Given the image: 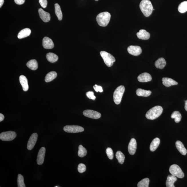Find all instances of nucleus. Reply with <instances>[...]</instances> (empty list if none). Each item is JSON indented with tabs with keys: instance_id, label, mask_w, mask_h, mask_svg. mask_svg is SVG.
<instances>
[{
	"instance_id": "obj_1",
	"label": "nucleus",
	"mask_w": 187,
	"mask_h": 187,
	"mask_svg": "<svg viewBox=\"0 0 187 187\" xmlns=\"http://www.w3.org/2000/svg\"><path fill=\"white\" fill-rule=\"evenodd\" d=\"M139 6L141 11L146 17H148L152 13L153 10V6L149 0H142Z\"/></svg>"
},
{
	"instance_id": "obj_2",
	"label": "nucleus",
	"mask_w": 187,
	"mask_h": 187,
	"mask_svg": "<svg viewBox=\"0 0 187 187\" xmlns=\"http://www.w3.org/2000/svg\"><path fill=\"white\" fill-rule=\"evenodd\" d=\"M163 112V108L160 106H156L149 110L146 114L147 119L154 120L158 118Z\"/></svg>"
},
{
	"instance_id": "obj_3",
	"label": "nucleus",
	"mask_w": 187,
	"mask_h": 187,
	"mask_svg": "<svg viewBox=\"0 0 187 187\" xmlns=\"http://www.w3.org/2000/svg\"><path fill=\"white\" fill-rule=\"evenodd\" d=\"M111 17V14L107 11L101 13L97 16V22L101 27H106L109 24Z\"/></svg>"
},
{
	"instance_id": "obj_4",
	"label": "nucleus",
	"mask_w": 187,
	"mask_h": 187,
	"mask_svg": "<svg viewBox=\"0 0 187 187\" xmlns=\"http://www.w3.org/2000/svg\"><path fill=\"white\" fill-rule=\"evenodd\" d=\"M124 91L125 87L123 85H121L116 88L114 94V100L115 104L117 105L120 104Z\"/></svg>"
},
{
	"instance_id": "obj_5",
	"label": "nucleus",
	"mask_w": 187,
	"mask_h": 187,
	"mask_svg": "<svg viewBox=\"0 0 187 187\" xmlns=\"http://www.w3.org/2000/svg\"><path fill=\"white\" fill-rule=\"evenodd\" d=\"M100 55L103 58L105 64L109 67L112 66L116 61V59L111 54L105 51L100 52Z\"/></svg>"
},
{
	"instance_id": "obj_6",
	"label": "nucleus",
	"mask_w": 187,
	"mask_h": 187,
	"mask_svg": "<svg viewBox=\"0 0 187 187\" xmlns=\"http://www.w3.org/2000/svg\"><path fill=\"white\" fill-rule=\"evenodd\" d=\"M169 171L172 175L180 178H183L184 176L182 170L178 165H172L170 166Z\"/></svg>"
},
{
	"instance_id": "obj_7",
	"label": "nucleus",
	"mask_w": 187,
	"mask_h": 187,
	"mask_svg": "<svg viewBox=\"0 0 187 187\" xmlns=\"http://www.w3.org/2000/svg\"><path fill=\"white\" fill-rule=\"evenodd\" d=\"M16 137V132L13 131L3 132L0 134V139L4 141H12L14 140Z\"/></svg>"
},
{
	"instance_id": "obj_8",
	"label": "nucleus",
	"mask_w": 187,
	"mask_h": 187,
	"mask_svg": "<svg viewBox=\"0 0 187 187\" xmlns=\"http://www.w3.org/2000/svg\"><path fill=\"white\" fill-rule=\"evenodd\" d=\"M65 132L68 133H76L82 132L84 130V129L80 126L75 125L66 126L63 128Z\"/></svg>"
},
{
	"instance_id": "obj_9",
	"label": "nucleus",
	"mask_w": 187,
	"mask_h": 187,
	"mask_svg": "<svg viewBox=\"0 0 187 187\" xmlns=\"http://www.w3.org/2000/svg\"><path fill=\"white\" fill-rule=\"evenodd\" d=\"M83 114L86 117L93 119H99L101 116V115L100 113L92 110H85L83 111Z\"/></svg>"
},
{
	"instance_id": "obj_10",
	"label": "nucleus",
	"mask_w": 187,
	"mask_h": 187,
	"mask_svg": "<svg viewBox=\"0 0 187 187\" xmlns=\"http://www.w3.org/2000/svg\"><path fill=\"white\" fill-rule=\"evenodd\" d=\"M127 50L129 53L134 56L139 55L142 53V48L139 46H130L128 47Z\"/></svg>"
},
{
	"instance_id": "obj_11",
	"label": "nucleus",
	"mask_w": 187,
	"mask_h": 187,
	"mask_svg": "<svg viewBox=\"0 0 187 187\" xmlns=\"http://www.w3.org/2000/svg\"><path fill=\"white\" fill-rule=\"evenodd\" d=\"M38 135L37 133H33L31 136L27 145V148L28 150H32L35 146L37 142Z\"/></svg>"
},
{
	"instance_id": "obj_12",
	"label": "nucleus",
	"mask_w": 187,
	"mask_h": 187,
	"mask_svg": "<svg viewBox=\"0 0 187 187\" xmlns=\"http://www.w3.org/2000/svg\"><path fill=\"white\" fill-rule=\"evenodd\" d=\"M45 148L42 147L39 150L37 158V163L39 165H41L43 163L45 154Z\"/></svg>"
},
{
	"instance_id": "obj_13",
	"label": "nucleus",
	"mask_w": 187,
	"mask_h": 187,
	"mask_svg": "<svg viewBox=\"0 0 187 187\" xmlns=\"http://www.w3.org/2000/svg\"><path fill=\"white\" fill-rule=\"evenodd\" d=\"M137 143L136 139L134 138L131 139L128 147V150L129 153L130 155H134L135 154L137 149Z\"/></svg>"
},
{
	"instance_id": "obj_14",
	"label": "nucleus",
	"mask_w": 187,
	"mask_h": 187,
	"mask_svg": "<svg viewBox=\"0 0 187 187\" xmlns=\"http://www.w3.org/2000/svg\"><path fill=\"white\" fill-rule=\"evenodd\" d=\"M42 45L44 48L46 49H51L54 47L53 41L47 37H45L43 39Z\"/></svg>"
},
{
	"instance_id": "obj_15",
	"label": "nucleus",
	"mask_w": 187,
	"mask_h": 187,
	"mask_svg": "<svg viewBox=\"0 0 187 187\" xmlns=\"http://www.w3.org/2000/svg\"><path fill=\"white\" fill-rule=\"evenodd\" d=\"M152 79L151 75L147 73L141 74L138 77V79L140 82L144 83L151 81Z\"/></svg>"
},
{
	"instance_id": "obj_16",
	"label": "nucleus",
	"mask_w": 187,
	"mask_h": 187,
	"mask_svg": "<svg viewBox=\"0 0 187 187\" xmlns=\"http://www.w3.org/2000/svg\"><path fill=\"white\" fill-rule=\"evenodd\" d=\"M39 16L42 20L45 22H48L50 21L51 16L49 13L46 12L42 9H39Z\"/></svg>"
},
{
	"instance_id": "obj_17",
	"label": "nucleus",
	"mask_w": 187,
	"mask_h": 187,
	"mask_svg": "<svg viewBox=\"0 0 187 187\" xmlns=\"http://www.w3.org/2000/svg\"><path fill=\"white\" fill-rule=\"evenodd\" d=\"M138 38L143 40H148L150 37V34L145 29H141L137 34Z\"/></svg>"
},
{
	"instance_id": "obj_18",
	"label": "nucleus",
	"mask_w": 187,
	"mask_h": 187,
	"mask_svg": "<svg viewBox=\"0 0 187 187\" xmlns=\"http://www.w3.org/2000/svg\"><path fill=\"white\" fill-rule=\"evenodd\" d=\"M162 80L163 84L166 87H170L173 85L178 84L177 82L170 78L164 77L162 78Z\"/></svg>"
},
{
	"instance_id": "obj_19",
	"label": "nucleus",
	"mask_w": 187,
	"mask_h": 187,
	"mask_svg": "<svg viewBox=\"0 0 187 187\" xmlns=\"http://www.w3.org/2000/svg\"><path fill=\"white\" fill-rule=\"evenodd\" d=\"M19 80L23 91H27L29 89V87L27 78L24 75H21L19 77Z\"/></svg>"
},
{
	"instance_id": "obj_20",
	"label": "nucleus",
	"mask_w": 187,
	"mask_h": 187,
	"mask_svg": "<svg viewBox=\"0 0 187 187\" xmlns=\"http://www.w3.org/2000/svg\"><path fill=\"white\" fill-rule=\"evenodd\" d=\"M177 180L176 177L172 175H169L167 178L166 181V186L167 187H175L174 183Z\"/></svg>"
},
{
	"instance_id": "obj_21",
	"label": "nucleus",
	"mask_w": 187,
	"mask_h": 187,
	"mask_svg": "<svg viewBox=\"0 0 187 187\" xmlns=\"http://www.w3.org/2000/svg\"><path fill=\"white\" fill-rule=\"evenodd\" d=\"M176 148L180 153L183 155H185L187 153V151L185 148L183 144L180 141H177L175 143Z\"/></svg>"
},
{
	"instance_id": "obj_22",
	"label": "nucleus",
	"mask_w": 187,
	"mask_h": 187,
	"mask_svg": "<svg viewBox=\"0 0 187 187\" xmlns=\"http://www.w3.org/2000/svg\"><path fill=\"white\" fill-rule=\"evenodd\" d=\"M31 33V29L29 28H25L23 29L20 31L18 34V38L22 39L28 37Z\"/></svg>"
},
{
	"instance_id": "obj_23",
	"label": "nucleus",
	"mask_w": 187,
	"mask_h": 187,
	"mask_svg": "<svg viewBox=\"0 0 187 187\" xmlns=\"http://www.w3.org/2000/svg\"><path fill=\"white\" fill-rule=\"evenodd\" d=\"M160 143V139L158 138H156L152 140L150 144V149L151 151L153 152L158 148Z\"/></svg>"
},
{
	"instance_id": "obj_24",
	"label": "nucleus",
	"mask_w": 187,
	"mask_h": 187,
	"mask_svg": "<svg viewBox=\"0 0 187 187\" xmlns=\"http://www.w3.org/2000/svg\"><path fill=\"white\" fill-rule=\"evenodd\" d=\"M136 93L138 96L147 97L151 94L152 92L150 91H147L141 88H138L136 91Z\"/></svg>"
},
{
	"instance_id": "obj_25",
	"label": "nucleus",
	"mask_w": 187,
	"mask_h": 187,
	"mask_svg": "<svg viewBox=\"0 0 187 187\" xmlns=\"http://www.w3.org/2000/svg\"><path fill=\"white\" fill-rule=\"evenodd\" d=\"M166 62L163 58H159L155 62V66L157 68L163 69L166 65Z\"/></svg>"
},
{
	"instance_id": "obj_26",
	"label": "nucleus",
	"mask_w": 187,
	"mask_h": 187,
	"mask_svg": "<svg viewBox=\"0 0 187 187\" xmlns=\"http://www.w3.org/2000/svg\"><path fill=\"white\" fill-rule=\"evenodd\" d=\"M27 66L31 69L35 70L38 68V63L35 59L31 60L27 62Z\"/></svg>"
},
{
	"instance_id": "obj_27",
	"label": "nucleus",
	"mask_w": 187,
	"mask_h": 187,
	"mask_svg": "<svg viewBox=\"0 0 187 187\" xmlns=\"http://www.w3.org/2000/svg\"><path fill=\"white\" fill-rule=\"evenodd\" d=\"M57 76V73L55 71L50 72L47 74L45 77V80L46 82H50L56 78Z\"/></svg>"
},
{
	"instance_id": "obj_28",
	"label": "nucleus",
	"mask_w": 187,
	"mask_h": 187,
	"mask_svg": "<svg viewBox=\"0 0 187 187\" xmlns=\"http://www.w3.org/2000/svg\"><path fill=\"white\" fill-rule=\"evenodd\" d=\"M46 58L47 60L51 63H54L56 62L58 59V56L51 52H50L47 54Z\"/></svg>"
},
{
	"instance_id": "obj_29",
	"label": "nucleus",
	"mask_w": 187,
	"mask_h": 187,
	"mask_svg": "<svg viewBox=\"0 0 187 187\" xmlns=\"http://www.w3.org/2000/svg\"><path fill=\"white\" fill-rule=\"evenodd\" d=\"M55 11L59 20L61 21L62 19V12L59 5L57 3L55 4Z\"/></svg>"
},
{
	"instance_id": "obj_30",
	"label": "nucleus",
	"mask_w": 187,
	"mask_h": 187,
	"mask_svg": "<svg viewBox=\"0 0 187 187\" xmlns=\"http://www.w3.org/2000/svg\"><path fill=\"white\" fill-rule=\"evenodd\" d=\"M171 118L172 119H174L175 122L178 123L181 120L182 116L179 112L175 111L172 113Z\"/></svg>"
},
{
	"instance_id": "obj_31",
	"label": "nucleus",
	"mask_w": 187,
	"mask_h": 187,
	"mask_svg": "<svg viewBox=\"0 0 187 187\" xmlns=\"http://www.w3.org/2000/svg\"><path fill=\"white\" fill-rule=\"evenodd\" d=\"M178 11L180 13H184L187 11V1L181 3L179 5Z\"/></svg>"
},
{
	"instance_id": "obj_32",
	"label": "nucleus",
	"mask_w": 187,
	"mask_h": 187,
	"mask_svg": "<svg viewBox=\"0 0 187 187\" xmlns=\"http://www.w3.org/2000/svg\"><path fill=\"white\" fill-rule=\"evenodd\" d=\"M116 157L118 162L121 164L124 163L125 160V156L124 154L120 151H118L116 152Z\"/></svg>"
},
{
	"instance_id": "obj_33",
	"label": "nucleus",
	"mask_w": 187,
	"mask_h": 187,
	"mask_svg": "<svg viewBox=\"0 0 187 187\" xmlns=\"http://www.w3.org/2000/svg\"><path fill=\"white\" fill-rule=\"evenodd\" d=\"M149 182L148 178H145L141 180L138 184L137 186L138 187H148Z\"/></svg>"
},
{
	"instance_id": "obj_34",
	"label": "nucleus",
	"mask_w": 187,
	"mask_h": 187,
	"mask_svg": "<svg viewBox=\"0 0 187 187\" xmlns=\"http://www.w3.org/2000/svg\"><path fill=\"white\" fill-rule=\"evenodd\" d=\"M87 151L86 148L83 147L82 145L79 146L78 156L80 157H83L87 155Z\"/></svg>"
},
{
	"instance_id": "obj_35",
	"label": "nucleus",
	"mask_w": 187,
	"mask_h": 187,
	"mask_svg": "<svg viewBox=\"0 0 187 187\" xmlns=\"http://www.w3.org/2000/svg\"><path fill=\"white\" fill-rule=\"evenodd\" d=\"M17 183L18 187H25L24 183L23 177L22 175L19 174L18 175L17 178Z\"/></svg>"
},
{
	"instance_id": "obj_36",
	"label": "nucleus",
	"mask_w": 187,
	"mask_h": 187,
	"mask_svg": "<svg viewBox=\"0 0 187 187\" xmlns=\"http://www.w3.org/2000/svg\"><path fill=\"white\" fill-rule=\"evenodd\" d=\"M106 152L108 158L110 160H112L113 158H114V154L112 149L110 148H108L106 149Z\"/></svg>"
},
{
	"instance_id": "obj_37",
	"label": "nucleus",
	"mask_w": 187,
	"mask_h": 187,
	"mask_svg": "<svg viewBox=\"0 0 187 187\" xmlns=\"http://www.w3.org/2000/svg\"><path fill=\"white\" fill-rule=\"evenodd\" d=\"M86 166L84 164L80 163L78 165V170L80 173H83L86 171Z\"/></svg>"
},
{
	"instance_id": "obj_38",
	"label": "nucleus",
	"mask_w": 187,
	"mask_h": 187,
	"mask_svg": "<svg viewBox=\"0 0 187 187\" xmlns=\"http://www.w3.org/2000/svg\"><path fill=\"white\" fill-rule=\"evenodd\" d=\"M86 95L88 98L90 99H91L93 100H95L96 99V97L94 96V93L92 91H89L87 92Z\"/></svg>"
},
{
	"instance_id": "obj_39",
	"label": "nucleus",
	"mask_w": 187,
	"mask_h": 187,
	"mask_svg": "<svg viewBox=\"0 0 187 187\" xmlns=\"http://www.w3.org/2000/svg\"><path fill=\"white\" fill-rule=\"evenodd\" d=\"M39 2L42 7L44 9L46 8L47 4V0H39Z\"/></svg>"
},
{
	"instance_id": "obj_40",
	"label": "nucleus",
	"mask_w": 187,
	"mask_h": 187,
	"mask_svg": "<svg viewBox=\"0 0 187 187\" xmlns=\"http://www.w3.org/2000/svg\"><path fill=\"white\" fill-rule=\"evenodd\" d=\"M94 89L97 92H100L102 93L103 91V90L102 87L101 86H98V85H96L94 86H93Z\"/></svg>"
},
{
	"instance_id": "obj_41",
	"label": "nucleus",
	"mask_w": 187,
	"mask_h": 187,
	"mask_svg": "<svg viewBox=\"0 0 187 187\" xmlns=\"http://www.w3.org/2000/svg\"><path fill=\"white\" fill-rule=\"evenodd\" d=\"M15 2L18 5H22L23 4L25 0H14Z\"/></svg>"
},
{
	"instance_id": "obj_42",
	"label": "nucleus",
	"mask_w": 187,
	"mask_h": 187,
	"mask_svg": "<svg viewBox=\"0 0 187 187\" xmlns=\"http://www.w3.org/2000/svg\"><path fill=\"white\" fill-rule=\"evenodd\" d=\"M4 115L1 114H0V122H1L4 120Z\"/></svg>"
},
{
	"instance_id": "obj_43",
	"label": "nucleus",
	"mask_w": 187,
	"mask_h": 187,
	"mask_svg": "<svg viewBox=\"0 0 187 187\" xmlns=\"http://www.w3.org/2000/svg\"><path fill=\"white\" fill-rule=\"evenodd\" d=\"M4 2V0H0V7H2Z\"/></svg>"
},
{
	"instance_id": "obj_44",
	"label": "nucleus",
	"mask_w": 187,
	"mask_h": 187,
	"mask_svg": "<svg viewBox=\"0 0 187 187\" xmlns=\"http://www.w3.org/2000/svg\"><path fill=\"white\" fill-rule=\"evenodd\" d=\"M185 109L187 111V100L185 101Z\"/></svg>"
},
{
	"instance_id": "obj_45",
	"label": "nucleus",
	"mask_w": 187,
	"mask_h": 187,
	"mask_svg": "<svg viewBox=\"0 0 187 187\" xmlns=\"http://www.w3.org/2000/svg\"><path fill=\"white\" fill-rule=\"evenodd\" d=\"M55 187H59V186H55Z\"/></svg>"
},
{
	"instance_id": "obj_46",
	"label": "nucleus",
	"mask_w": 187,
	"mask_h": 187,
	"mask_svg": "<svg viewBox=\"0 0 187 187\" xmlns=\"http://www.w3.org/2000/svg\"><path fill=\"white\" fill-rule=\"evenodd\" d=\"M95 1H98V0H95Z\"/></svg>"
}]
</instances>
